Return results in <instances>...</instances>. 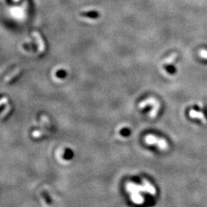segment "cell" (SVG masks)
Instances as JSON below:
<instances>
[{
    "label": "cell",
    "instance_id": "obj_1",
    "mask_svg": "<svg viewBox=\"0 0 207 207\" xmlns=\"http://www.w3.org/2000/svg\"><path fill=\"white\" fill-rule=\"evenodd\" d=\"M157 138L158 137L153 136V135H149L148 136L146 137V141L150 144H153L156 143V144H158V147L162 149V150L167 149L168 147V144H167V141L164 139H157Z\"/></svg>",
    "mask_w": 207,
    "mask_h": 207
},
{
    "label": "cell",
    "instance_id": "obj_2",
    "mask_svg": "<svg viewBox=\"0 0 207 207\" xmlns=\"http://www.w3.org/2000/svg\"><path fill=\"white\" fill-rule=\"evenodd\" d=\"M32 35L34 38L36 40V42L38 44V51L39 53H42L45 50V44H44V41H43L42 38H41V35L39 32H32Z\"/></svg>",
    "mask_w": 207,
    "mask_h": 207
},
{
    "label": "cell",
    "instance_id": "obj_3",
    "mask_svg": "<svg viewBox=\"0 0 207 207\" xmlns=\"http://www.w3.org/2000/svg\"><path fill=\"white\" fill-rule=\"evenodd\" d=\"M189 114H190V117H191L192 118H197V119H200L201 121L204 123V124H205V123L207 122V121H206V119H205V116H204L203 113H202V112L196 111V110H191L190 111V113H189Z\"/></svg>",
    "mask_w": 207,
    "mask_h": 207
},
{
    "label": "cell",
    "instance_id": "obj_4",
    "mask_svg": "<svg viewBox=\"0 0 207 207\" xmlns=\"http://www.w3.org/2000/svg\"><path fill=\"white\" fill-rule=\"evenodd\" d=\"M21 72V67H16V68L14 69L11 73H9L7 76L5 78L4 81L5 82H9V81H12L13 78H15V77H16L17 75H18Z\"/></svg>",
    "mask_w": 207,
    "mask_h": 207
},
{
    "label": "cell",
    "instance_id": "obj_5",
    "mask_svg": "<svg viewBox=\"0 0 207 207\" xmlns=\"http://www.w3.org/2000/svg\"><path fill=\"white\" fill-rule=\"evenodd\" d=\"M199 55L202 58L207 60V50H205V49H201V50H199Z\"/></svg>",
    "mask_w": 207,
    "mask_h": 207
},
{
    "label": "cell",
    "instance_id": "obj_6",
    "mask_svg": "<svg viewBox=\"0 0 207 207\" xmlns=\"http://www.w3.org/2000/svg\"><path fill=\"white\" fill-rule=\"evenodd\" d=\"M14 1H16L17 2V1H19V0H14Z\"/></svg>",
    "mask_w": 207,
    "mask_h": 207
}]
</instances>
